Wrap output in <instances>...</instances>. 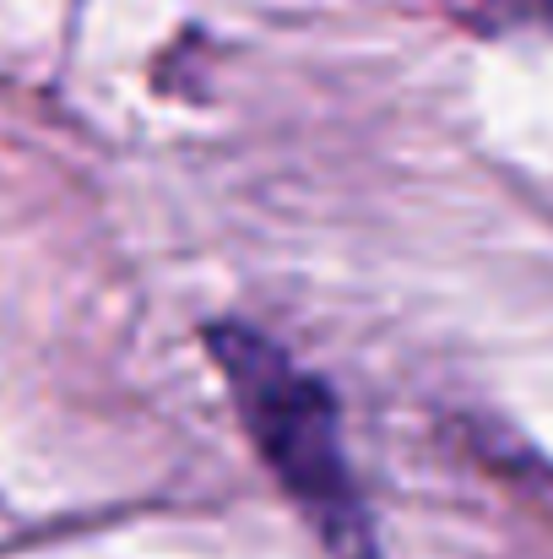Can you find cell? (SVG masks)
<instances>
[{
	"instance_id": "cell-1",
	"label": "cell",
	"mask_w": 553,
	"mask_h": 559,
	"mask_svg": "<svg viewBox=\"0 0 553 559\" xmlns=\"http://www.w3.org/2000/svg\"><path fill=\"white\" fill-rule=\"evenodd\" d=\"M201 337L228 380L250 445L261 451L282 495L304 511V522L337 559H369L374 527L342 451V429H337L342 413L332 385L304 365H293L288 348H277L266 332L244 321H212Z\"/></svg>"
}]
</instances>
